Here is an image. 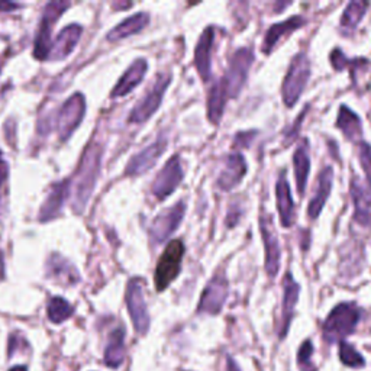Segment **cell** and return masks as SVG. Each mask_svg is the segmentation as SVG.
I'll return each instance as SVG.
<instances>
[{
  "label": "cell",
  "mask_w": 371,
  "mask_h": 371,
  "mask_svg": "<svg viewBox=\"0 0 371 371\" xmlns=\"http://www.w3.org/2000/svg\"><path fill=\"white\" fill-rule=\"evenodd\" d=\"M126 306L135 331L145 335L150 329V315L144 297V282L140 277H133L126 286Z\"/></svg>",
  "instance_id": "obj_7"
},
{
  "label": "cell",
  "mask_w": 371,
  "mask_h": 371,
  "mask_svg": "<svg viewBox=\"0 0 371 371\" xmlns=\"http://www.w3.org/2000/svg\"><path fill=\"white\" fill-rule=\"evenodd\" d=\"M215 40V28L208 26L199 38L194 48V65L196 70L204 82H209L212 77V47Z\"/></svg>",
  "instance_id": "obj_15"
},
{
  "label": "cell",
  "mask_w": 371,
  "mask_h": 371,
  "mask_svg": "<svg viewBox=\"0 0 371 371\" xmlns=\"http://www.w3.org/2000/svg\"><path fill=\"white\" fill-rule=\"evenodd\" d=\"M147 69H148V64L144 58L135 60L129 65V69L125 72V74L121 77L118 84L113 87L111 97H123V96L129 94L143 82V79L147 73Z\"/></svg>",
  "instance_id": "obj_23"
},
{
  "label": "cell",
  "mask_w": 371,
  "mask_h": 371,
  "mask_svg": "<svg viewBox=\"0 0 371 371\" xmlns=\"http://www.w3.org/2000/svg\"><path fill=\"white\" fill-rule=\"evenodd\" d=\"M305 23H306V19L297 15V16H292L286 21L277 22L270 26L264 37V41H262V52L264 54L272 52L283 37H287L292 32L303 28L305 26Z\"/></svg>",
  "instance_id": "obj_20"
},
{
  "label": "cell",
  "mask_w": 371,
  "mask_h": 371,
  "mask_svg": "<svg viewBox=\"0 0 371 371\" xmlns=\"http://www.w3.org/2000/svg\"><path fill=\"white\" fill-rule=\"evenodd\" d=\"M82 32H83V28L80 25H77V23L65 26L58 33L55 43L52 44V48H51V52H50V58H52V60H64V58L69 57L73 52V50L77 45V43L80 41Z\"/></svg>",
  "instance_id": "obj_24"
},
{
  "label": "cell",
  "mask_w": 371,
  "mask_h": 371,
  "mask_svg": "<svg viewBox=\"0 0 371 371\" xmlns=\"http://www.w3.org/2000/svg\"><path fill=\"white\" fill-rule=\"evenodd\" d=\"M370 4L368 2H362V0H353V2H350L341 16V22H340V26L341 29L344 31V33H347V35H350V33H353L358 23L362 21L364 15L367 13V9H368Z\"/></svg>",
  "instance_id": "obj_31"
},
{
  "label": "cell",
  "mask_w": 371,
  "mask_h": 371,
  "mask_svg": "<svg viewBox=\"0 0 371 371\" xmlns=\"http://www.w3.org/2000/svg\"><path fill=\"white\" fill-rule=\"evenodd\" d=\"M70 180L60 182L51 187L38 215L40 222H50L61 214L65 200L70 194Z\"/></svg>",
  "instance_id": "obj_19"
},
{
  "label": "cell",
  "mask_w": 371,
  "mask_h": 371,
  "mask_svg": "<svg viewBox=\"0 0 371 371\" xmlns=\"http://www.w3.org/2000/svg\"><path fill=\"white\" fill-rule=\"evenodd\" d=\"M86 113V99L82 93H74L61 106L57 119V131L60 140L65 141L72 137V133L79 128Z\"/></svg>",
  "instance_id": "obj_11"
},
{
  "label": "cell",
  "mask_w": 371,
  "mask_h": 371,
  "mask_svg": "<svg viewBox=\"0 0 371 371\" xmlns=\"http://www.w3.org/2000/svg\"><path fill=\"white\" fill-rule=\"evenodd\" d=\"M248 170L247 161L241 153H232L226 157L225 165L222 168V172L216 180V184L221 190H232L233 187H237L243 179L245 177Z\"/></svg>",
  "instance_id": "obj_16"
},
{
  "label": "cell",
  "mask_w": 371,
  "mask_h": 371,
  "mask_svg": "<svg viewBox=\"0 0 371 371\" xmlns=\"http://www.w3.org/2000/svg\"><path fill=\"white\" fill-rule=\"evenodd\" d=\"M358 158H360V164L362 167V170L365 173L367 182L371 187V145L365 141H361L358 144Z\"/></svg>",
  "instance_id": "obj_36"
},
{
  "label": "cell",
  "mask_w": 371,
  "mask_h": 371,
  "mask_svg": "<svg viewBox=\"0 0 371 371\" xmlns=\"http://www.w3.org/2000/svg\"><path fill=\"white\" fill-rule=\"evenodd\" d=\"M183 179H184V172H183L182 160L179 155H173L164 164V167L154 179L151 192L157 199L164 200L165 197L175 193V190L180 186Z\"/></svg>",
  "instance_id": "obj_12"
},
{
  "label": "cell",
  "mask_w": 371,
  "mask_h": 371,
  "mask_svg": "<svg viewBox=\"0 0 371 371\" xmlns=\"http://www.w3.org/2000/svg\"><path fill=\"white\" fill-rule=\"evenodd\" d=\"M0 67H2V64H0Z\"/></svg>",
  "instance_id": "obj_42"
},
{
  "label": "cell",
  "mask_w": 371,
  "mask_h": 371,
  "mask_svg": "<svg viewBox=\"0 0 371 371\" xmlns=\"http://www.w3.org/2000/svg\"><path fill=\"white\" fill-rule=\"evenodd\" d=\"M226 361H228V367H226V371H241V370H240V367L237 365V362H235V361H233V358L228 357V358H226Z\"/></svg>",
  "instance_id": "obj_39"
},
{
  "label": "cell",
  "mask_w": 371,
  "mask_h": 371,
  "mask_svg": "<svg viewBox=\"0 0 371 371\" xmlns=\"http://www.w3.org/2000/svg\"><path fill=\"white\" fill-rule=\"evenodd\" d=\"M260 231L264 243L265 251V272L270 279H275L280 270V244L277 238V232L273 223V218L268 212L262 211L260 215Z\"/></svg>",
  "instance_id": "obj_9"
},
{
  "label": "cell",
  "mask_w": 371,
  "mask_h": 371,
  "mask_svg": "<svg viewBox=\"0 0 371 371\" xmlns=\"http://www.w3.org/2000/svg\"><path fill=\"white\" fill-rule=\"evenodd\" d=\"M9 371H28V368L25 365H16V367L11 368Z\"/></svg>",
  "instance_id": "obj_41"
},
{
  "label": "cell",
  "mask_w": 371,
  "mask_h": 371,
  "mask_svg": "<svg viewBox=\"0 0 371 371\" xmlns=\"http://www.w3.org/2000/svg\"><path fill=\"white\" fill-rule=\"evenodd\" d=\"M100 160H102V148L97 143H90L84 150L79 170L73 179V208L77 214L84 211L94 190V184L100 172Z\"/></svg>",
  "instance_id": "obj_1"
},
{
  "label": "cell",
  "mask_w": 371,
  "mask_h": 371,
  "mask_svg": "<svg viewBox=\"0 0 371 371\" xmlns=\"http://www.w3.org/2000/svg\"><path fill=\"white\" fill-rule=\"evenodd\" d=\"M67 8H70L69 2H51L45 6V11L43 13L35 44H33V55L38 60H45L50 57L52 44H51V33L55 22L60 19V16L64 13Z\"/></svg>",
  "instance_id": "obj_6"
},
{
  "label": "cell",
  "mask_w": 371,
  "mask_h": 371,
  "mask_svg": "<svg viewBox=\"0 0 371 371\" xmlns=\"http://www.w3.org/2000/svg\"><path fill=\"white\" fill-rule=\"evenodd\" d=\"M340 360L344 365L350 367V368H362L365 367V358L347 341H341L340 343Z\"/></svg>",
  "instance_id": "obj_34"
},
{
  "label": "cell",
  "mask_w": 371,
  "mask_h": 371,
  "mask_svg": "<svg viewBox=\"0 0 371 371\" xmlns=\"http://www.w3.org/2000/svg\"><path fill=\"white\" fill-rule=\"evenodd\" d=\"M276 200H277V209H279L282 226L290 228L296 219V211H294V201L292 197V190L286 173H282L279 176L276 184Z\"/></svg>",
  "instance_id": "obj_21"
},
{
  "label": "cell",
  "mask_w": 371,
  "mask_h": 371,
  "mask_svg": "<svg viewBox=\"0 0 371 371\" xmlns=\"http://www.w3.org/2000/svg\"><path fill=\"white\" fill-rule=\"evenodd\" d=\"M186 215V201L180 200L172 208L162 211L150 225V241L154 245L164 244L180 226Z\"/></svg>",
  "instance_id": "obj_8"
},
{
  "label": "cell",
  "mask_w": 371,
  "mask_h": 371,
  "mask_svg": "<svg viewBox=\"0 0 371 371\" xmlns=\"http://www.w3.org/2000/svg\"><path fill=\"white\" fill-rule=\"evenodd\" d=\"M9 182V165L8 162L0 158V221H2L8 212V187Z\"/></svg>",
  "instance_id": "obj_35"
},
{
  "label": "cell",
  "mask_w": 371,
  "mask_h": 371,
  "mask_svg": "<svg viewBox=\"0 0 371 371\" xmlns=\"http://www.w3.org/2000/svg\"><path fill=\"white\" fill-rule=\"evenodd\" d=\"M167 148V140L165 138H158L155 143L144 148L141 153L137 155H133L126 168L125 175L126 176H141L147 172H150L151 168L155 165V162L160 160V157L164 154Z\"/></svg>",
  "instance_id": "obj_14"
},
{
  "label": "cell",
  "mask_w": 371,
  "mask_h": 371,
  "mask_svg": "<svg viewBox=\"0 0 371 371\" xmlns=\"http://www.w3.org/2000/svg\"><path fill=\"white\" fill-rule=\"evenodd\" d=\"M314 343L312 340H305L301 343V345L297 350V355H296V361H297V367L300 371H318L316 365L314 364Z\"/></svg>",
  "instance_id": "obj_33"
},
{
  "label": "cell",
  "mask_w": 371,
  "mask_h": 371,
  "mask_svg": "<svg viewBox=\"0 0 371 371\" xmlns=\"http://www.w3.org/2000/svg\"><path fill=\"white\" fill-rule=\"evenodd\" d=\"M311 77V61L305 52H299L293 57L287 74L283 82L282 94L283 102L287 108H293L300 96L305 92L308 80Z\"/></svg>",
  "instance_id": "obj_3"
},
{
  "label": "cell",
  "mask_w": 371,
  "mask_h": 371,
  "mask_svg": "<svg viewBox=\"0 0 371 371\" xmlns=\"http://www.w3.org/2000/svg\"><path fill=\"white\" fill-rule=\"evenodd\" d=\"M150 22V15L147 12H140L129 16L123 22H121L118 26H115L109 33H108V40L109 41H121L125 40L131 35H135V33L141 32Z\"/></svg>",
  "instance_id": "obj_27"
},
{
  "label": "cell",
  "mask_w": 371,
  "mask_h": 371,
  "mask_svg": "<svg viewBox=\"0 0 371 371\" xmlns=\"http://www.w3.org/2000/svg\"><path fill=\"white\" fill-rule=\"evenodd\" d=\"M294 164V177L299 194L303 196L308 184L309 173H311V158H309V143L303 140L293 154Z\"/></svg>",
  "instance_id": "obj_26"
},
{
  "label": "cell",
  "mask_w": 371,
  "mask_h": 371,
  "mask_svg": "<svg viewBox=\"0 0 371 371\" xmlns=\"http://www.w3.org/2000/svg\"><path fill=\"white\" fill-rule=\"evenodd\" d=\"M228 297V280L222 275H216L211 279L206 284L204 293L200 296L197 312L208 314V315H218Z\"/></svg>",
  "instance_id": "obj_13"
},
{
  "label": "cell",
  "mask_w": 371,
  "mask_h": 371,
  "mask_svg": "<svg viewBox=\"0 0 371 371\" xmlns=\"http://www.w3.org/2000/svg\"><path fill=\"white\" fill-rule=\"evenodd\" d=\"M48 319L54 323H62L74 314V308L64 297H52L48 303Z\"/></svg>",
  "instance_id": "obj_32"
},
{
  "label": "cell",
  "mask_w": 371,
  "mask_h": 371,
  "mask_svg": "<svg viewBox=\"0 0 371 371\" xmlns=\"http://www.w3.org/2000/svg\"><path fill=\"white\" fill-rule=\"evenodd\" d=\"M228 102V94L223 89V84L221 80L215 82L208 93V119L218 125L222 121L225 106Z\"/></svg>",
  "instance_id": "obj_29"
},
{
  "label": "cell",
  "mask_w": 371,
  "mask_h": 371,
  "mask_svg": "<svg viewBox=\"0 0 371 371\" xmlns=\"http://www.w3.org/2000/svg\"><path fill=\"white\" fill-rule=\"evenodd\" d=\"M332 182H333L332 167H325L318 177L316 190L308 208V214L311 219H316L321 215L326 200L332 192Z\"/></svg>",
  "instance_id": "obj_25"
},
{
  "label": "cell",
  "mask_w": 371,
  "mask_h": 371,
  "mask_svg": "<svg viewBox=\"0 0 371 371\" xmlns=\"http://www.w3.org/2000/svg\"><path fill=\"white\" fill-rule=\"evenodd\" d=\"M336 126L341 129L345 135V138L350 141L362 140V123L360 116L351 111L347 105H341L338 111V118H336Z\"/></svg>",
  "instance_id": "obj_28"
},
{
  "label": "cell",
  "mask_w": 371,
  "mask_h": 371,
  "mask_svg": "<svg viewBox=\"0 0 371 371\" xmlns=\"http://www.w3.org/2000/svg\"><path fill=\"white\" fill-rule=\"evenodd\" d=\"M125 360V329L116 328L109 335V343L105 350V364L111 368H118Z\"/></svg>",
  "instance_id": "obj_30"
},
{
  "label": "cell",
  "mask_w": 371,
  "mask_h": 371,
  "mask_svg": "<svg viewBox=\"0 0 371 371\" xmlns=\"http://www.w3.org/2000/svg\"><path fill=\"white\" fill-rule=\"evenodd\" d=\"M350 193L355 206L354 221L364 228H371V192L364 186L360 177L353 176Z\"/></svg>",
  "instance_id": "obj_17"
},
{
  "label": "cell",
  "mask_w": 371,
  "mask_h": 371,
  "mask_svg": "<svg viewBox=\"0 0 371 371\" xmlns=\"http://www.w3.org/2000/svg\"><path fill=\"white\" fill-rule=\"evenodd\" d=\"M254 58L255 54L251 47H244L233 52L232 58L229 60L228 70L223 79H221L223 89L228 94V99L237 97L241 93L248 79V72L254 62Z\"/></svg>",
  "instance_id": "obj_5"
},
{
  "label": "cell",
  "mask_w": 371,
  "mask_h": 371,
  "mask_svg": "<svg viewBox=\"0 0 371 371\" xmlns=\"http://www.w3.org/2000/svg\"><path fill=\"white\" fill-rule=\"evenodd\" d=\"M184 253L186 248L182 240H173L172 243H168L155 267L154 283L157 292H164L177 279L182 272V261Z\"/></svg>",
  "instance_id": "obj_4"
},
{
  "label": "cell",
  "mask_w": 371,
  "mask_h": 371,
  "mask_svg": "<svg viewBox=\"0 0 371 371\" xmlns=\"http://www.w3.org/2000/svg\"><path fill=\"white\" fill-rule=\"evenodd\" d=\"M283 314H282V328H280V340H284L287 333H289V329H290V325H292V321H293V316H294V309H296V305L299 301V294H300V286L299 283L293 279L292 273H287L284 276V280H283Z\"/></svg>",
  "instance_id": "obj_18"
},
{
  "label": "cell",
  "mask_w": 371,
  "mask_h": 371,
  "mask_svg": "<svg viewBox=\"0 0 371 371\" xmlns=\"http://www.w3.org/2000/svg\"><path fill=\"white\" fill-rule=\"evenodd\" d=\"M21 5L12 4V2H0V12H12L15 9H19Z\"/></svg>",
  "instance_id": "obj_38"
},
{
  "label": "cell",
  "mask_w": 371,
  "mask_h": 371,
  "mask_svg": "<svg viewBox=\"0 0 371 371\" xmlns=\"http://www.w3.org/2000/svg\"><path fill=\"white\" fill-rule=\"evenodd\" d=\"M4 276H5V264H4L2 251H0V279H4Z\"/></svg>",
  "instance_id": "obj_40"
},
{
  "label": "cell",
  "mask_w": 371,
  "mask_h": 371,
  "mask_svg": "<svg viewBox=\"0 0 371 371\" xmlns=\"http://www.w3.org/2000/svg\"><path fill=\"white\" fill-rule=\"evenodd\" d=\"M47 275L67 286H73L80 282V275L76 267L60 254H51L47 260Z\"/></svg>",
  "instance_id": "obj_22"
},
{
  "label": "cell",
  "mask_w": 371,
  "mask_h": 371,
  "mask_svg": "<svg viewBox=\"0 0 371 371\" xmlns=\"http://www.w3.org/2000/svg\"><path fill=\"white\" fill-rule=\"evenodd\" d=\"M19 345H26L25 338H23L22 335H19V333H12V335L9 336V350H8L9 357L15 355V353H16V350H18Z\"/></svg>",
  "instance_id": "obj_37"
},
{
  "label": "cell",
  "mask_w": 371,
  "mask_h": 371,
  "mask_svg": "<svg viewBox=\"0 0 371 371\" xmlns=\"http://www.w3.org/2000/svg\"><path fill=\"white\" fill-rule=\"evenodd\" d=\"M361 309L353 301H343L336 305L326 316L322 325V336L328 344L344 341L355 332L361 319Z\"/></svg>",
  "instance_id": "obj_2"
},
{
  "label": "cell",
  "mask_w": 371,
  "mask_h": 371,
  "mask_svg": "<svg viewBox=\"0 0 371 371\" xmlns=\"http://www.w3.org/2000/svg\"><path fill=\"white\" fill-rule=\"evenodd\" d=\"M172 73H162L157 77L154 86L150 89V92L144 96L141 102L135 106L129 115L131 123H144L147 122L160 108L164 93L167 87L172 83Z\"/></svg>",
  "instance_id": "obj_10"
}]
</instances>
